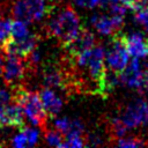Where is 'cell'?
<instances>
[{
	"mask_svg": "<svg viewBox=\"0 0 148 148\" xmlns=\"http://www.w3.org/2000/svg\"><path fill=\"white\" fill-rule=\"evenodd\" d=\"M46 34L54 37L65 46L71 43L82 30L81 20L72 7H64L50 17L45 27Z\"/></svg>",
	"mask_w": 148,
	"mask_h": 148,
	"instance_id": "cell-1",
	"label": "cell"
},
{
	"mask_svg": "<svg viewBox=\"0 0 148 148\" xmlns=\"http://www.w3.org/2000/svg\"><path fill=\"white\" fill-rule=\"evenodd\" d=\"M12 98L21 106L24 116L32 125L40 127L45 126L47 120V113L37 92L27 90L23 87H17L13 89Z\"/></svg>",
	"mask_w": 148,
	"mask_h": 148,
	"instance_id": "cell-2",
	"label": "cell"
},
{
	"mask_svg": "<svg viewBox=\"0 0 148 148\" xmlns=\"http://www.w3.org/2000/svg\"><path fill=\"white\" fill-rule=\"evenodd\" d=\"M3 61H2V69L1 75L3 81L12 88L15 89L17 87H22L21 83L24 80L27 74L28 64L25 58L12 54V53H3Z\"/></svg>",
	"mask_w": 148,
	"mask_h": 148,
	"instance_id": "cell-3",
	"label": "cell"
},
{
	"mask_svg": "<svg viewBox=\"0 0 148 148\" xmlns=\"http://www.w3.org/2000/svg\"><path fill=\"white\" fill-rule=\"evenodd\" d=\"M104 60L109 69L120 73L130 61V54L124 42V35L114 34L105 50Z\"/></svg>",
	"mask_w": 148,
	"mask_h": 148,
	"instance_id": "cell-4",
	"label": "cell"
},
{
	"mask_svg": "<svg viewBox=\"0 0 148 148\" xmlns=\"http://www.w3.org/2000/svg\"><path fill=\"white\" fill-rule=\"evenodd\" d=\"M147 105L148 103L143 98H136L121 110L118 117L128 131L147 123Z\"/></svg>",
	"mask_w": 148,
	"mask_h": 148,
	"instance_id": "cell-5",
	"label": "cell"
},
{
	"mask_svg": "<svg viewBox=\"0 0 148 148\" xmlns=\"http://www.w3.org/2000/svg\"><path fill=\"white\" fill-rule=\"evenodd\" d=\"M42 82L44 87L66 89L69 86V77L59 65L46 64L42 69Z\"/></svg>",
	"mask_w": 148,
	"mask_h": 148,
	"instance_id": "cell-6",
	"label": "cell"
},
{
	"mask_svg": "<svg viewBox=\"0 0 148 148\" xmlns=\"http://www.w3.org/2000/svg\"><path fill=\"white\" fill-rule=\"evenodd\" d=\"M124 18L121 16L116 15H102V14H95L90 17V24L95 28V30L103 35V36H110L118 32V30L124 24Z\"/></svg>",
	"mask_w": 148,
	"mask_h": 148,
	"instance_id": "cell-7",
	"label": "cell"
},
{
	"mask_svg": "<svg viewBox=\"0 0 148 148\" xmlns=\"http://www.w3.org/2000/svg\"><path fill=\"white\" fill-rule=\"evenodd\" d=\"M37 42H38L37 35L30 32L28 36L20 39L9 38L8 42L1 47V50L3 51V53H12L25 58L34 49H36Z\"/></svg>",
	"mask_w": 148,
	"mask_h": 148,
	"instance_id": "cell-8",
	"label": "cell"
},
{
	"mask_svg": "<svg viewBox=\"0 0 148 148\" xmlns=\"http://www.w3.org/2000/svg\"><path fill=\"white\" fill-rule=\"evenodd\" d=\"M142 74L143 69L139 58H133L131 61H128L126 67L119 73V80L120 83L128 88L139 89L142 80Z\"/></svg>",
	"mask_w": 148,
	"mask_h": 148,
	"instance_id": "cell-9",
	"label": "cell"
},
{
	"mask_svg": "<svg viewBox=\"0 0 148 148\" xmlns=\"http://www.w3.org/2000/svg\"><path fill=\"white\" fill-rule=\"evenodd\" d=\"M96 43L95 39V35L89 31L88 29L82 28V30L80 31V34L67 45H65L64 47L67 51V56L69 58H73L75 56H77L79 53L91 49Z\"/></svg>",
	"mask_w": 148,
	"mask_h": 148,
	"instance_id": "cell-10",
	"label": "cell"
},
{
	"mask_svg": "<svg viewBox=\"0 0 148 148\" xmlns=\"http://www.w3.org/2000/svg\"><path fill=\"white\" fill-rule=\"evenodd\" d=\"M124 42L128 54L133 58H146L148 56V38L141 32H131L124 36Z\"/></svg>",
	"mask_w": 148,
	"mask_h": 148,
	"instance_id": "cell-11",
	"label": "cell"
},
{
	"mask_svg": "<svg viewBox=\"0 0 148 148\" xmlns=\"http://www.w3.org/2000/svg\"><path fill=\"white\" fill-rule=\"evenodd\" d=\"M39 98L47 116L50 117H56L64 106L62 99L56 94V91L52 88L43 87L39 91Z\"/></svg>",
	"mask_w": 148,
	"mask_h": 148,
	"instance_id": "cell-12",
	"label": "cell"
},
{
	"mask_svg": "<svg viewBox=\"0 0 148 148\" xmlns=\"http://www.w3.org/2000/svg\"><path fill=\"white\" fill-rule=\"evenodd\" d=\"M10 14L15 20H21L29 23L34 22L31 12L25 0H12L10 3Z\"/></svg>",
	"mask_w": 148,
	"mask_h": 148,
	"instance_id": "cell-13",
	"label": "cell"
},
{
	"mask_svg": "<svg viewBox=\"0 0 148 148\" xmlns=\"http://www.w3.org/2000/svg\"><path fill=\"white\" fill-rule=\"evenodd\" d=\"M25 1L29 6L34 21L42 20L47 13H50V9H52L47 5L46 0H25Z\"/></svg>",
	"mask_w": 148,
	"mask_h": 148,
	"instance_id": "cell-14",
	"label": "cell"
},
{
	"mask_svg": "<svg viewBox=\"0 0 148 148\" xmlns=\"http://www.w3.org/2000/svg\"><path fill=\"white\" fill-rule=\"evenodd\" d=\"M133 18L136 24H139L146 32H148V6L136 5L133 9Z\"/></svg>",
	"mask_w": 148,
	"mask_h": 148,
	"instance_id": "cell-15",
	"label": "cell"
},
{
	"mask_svg": "<svg viewBox=\"0 0 148 148\" xmlns=\"http://www.w3.org/2000/svg\"><path fill=\"white\" fill-rule=\"evenodd\" d=\"M31 31L28 28V23L21 20L12 21L10 23V38L13 39H20L25 36H28Z\"/></svg>",
	"mask_w": 148,
	"mask_h": 148,
	"instance_id": "cell-16",
	"label": "cell"
},
{
	"mask_svg": "<svg viewBox=\"0 0 148 148\" xmlns=\"http://www.w3.org/2000/svg\"><path fill=\"white\" fill-rule=\"evenodd\" d=\"M116 145L118 147H123V148H128V147H143L147 145L146 140L139 138V136H121L119 139H117Z\"/></svg>",
	"mask_w": 148,
	"mask_h": 148,
	"instance_id": "cell-17",
	"label": "cell"
},
{
	"mask_svg": "<svg viewBox=\"0 0 148 148\" xmlns=\"http://www.w3.org/2000/svg\"><path fill=\"white\" fill-rule=\"evenodd\" d=\"M44 139L46 141V143L49 146H52V147H62V143H64V138H62V134L60 132H58L57 130H49V131H45V134H44Z\"/></svg>",
	"mask_w": 148,
	"mask_h": 148,
	"instance_id": "cell-18",
	"label": "cell"
},
{
	"mask_svg": "<svg viewBox=\"0 0 148 148\" xmlns=\"http://www.w3.org/2000/svg\"><path fill=\"white\" fill-rule=\"evenodd\" d=\"M65 136H66V139L64 140L62 147L80 148V147H84L86 146V141H84V138L82 136V134L73 133V134H67Z\"/></svg>",
	"mask_w": 148,
	"mask_h": 148,
	"instance_id": "cell-19",
	"label": "cell"
},
{
	"mask_svg": "<svg viewBox=\"0 0 148 148\" xmlns=\"http://www.w3.org/2000/svg\"><path fill=\"white\" fill-rule=\"evenodd\" d=\"M72 121L73 119L72 118H68V117H60V118H54L53 120V126L54 128L60 132L61 134L66 135L69 133L71 128H72Z\"/></svg>",
	"mask_w": 148,
	"mask_h": 148,
	"instance_id": "cell-20",
	"label": "cell"
},
{
	"mask_svg": "<svg viewBox=\"0 0 148 148\" xmlns=\"http://www.w3.org/2000/svg\"><path fill=\"white\" fill-rule=\"evenodd\" d=\"M10 23L12 21L7 17L0 18V49L10 38Z\"/></svg>",
	"mask_w": 148,
	"mask_h": 148,
	"instance_id": "cell-21",
	"label": "cell"
},
{
	"mask_svg": "<svg viewBox=\"0 0 148 148\" xmlns=\"http://www.w3.org/2000/svg\"><path fill=\"white\" fill-rule=\"evenodd\" d=\"M22 132L24 133L25 138H27V141H28V147H32L35 145H37L38 140H39V136H40V133L37 128L35 127H30V126H22L21 127Z\"/></svg>",
	"mask_w": 148,
	"mask_h": 148,
	"instance_id": "cell-22",
	"label": "cell"
},
{
	"mask_svg": "<svg viewBox=\"0 0 148 148\" xmlns=\"http://www.w3.org/2000/svg\"><path fill=\"white\" fill-rule=\"evenodd\" d=\"M10 145L15 148H24V147H28V141H27V138L24 135V133L22 132V130H20L18 133L14 134L10 139Z\"/></svg>",
	"mask_w": 148,
	"mask_h": 148,
	"instance_id": "cell-23",
	"label": "cell"
},
{
	"mask_svg": "<svg viewBox=\"0 0 148 148\" xmlns=\"http://www.w3.org/2000/svg\"><path fill=\"white\" fill-rule=\"evenodd\" d=\"M84 141H86V146H101L104 143V139L97 132H92V133L88 134L87 139H84Z\"/></svg>",
	"mask_w": 148,
	"mask_h": 148,
	"instance_id": "cell-24",
	"label": "cell"
},
{
	"mask_svg": "<svg viewBox=\"0 0 148 148\" xmlns=\"http://www.w3.org/2000/svg\"><path fill=\"white\" fill-rule=\"evenodd\" d=\"M77 7L84 9H94L99 6V0H72Z\"/></svg>",
	"mask_w": 148,
	"mask_h": 148,
	"instance_id": "cell-25",
	"label": "cell"
},
{
	"mask_svg": "<svg viewBox=\"0 0 148 148\" xmlns=\"http://www.w3.org/2000/svg\"><path fill=\"white\" fill-rule=\"evenodd\" d=\"M10 99H12L10 92L3 88H0V112L9 104Z\"/></svg>",
	"mask_w": 148,
	"mask_h": 148,
	"instance_id": "cell-26",
	"label": "cell"
},
{
	"mask_svg": "<svg viewBox=\"0 0 148 148\" xmlns=\"http://www.w3.org/2000/svg\"><path fill=\"white\" fill-rule=\"evenodd\" d=\"M139 90H140L141 92L148 94V68L143 71L142 80H141V84H140V87H139Z\"/></svg>",
	"mask_w": 148,
	"mask_h": 148,
	"instance_id": "cell-27",
	"label": "cell"
},
{
	"mask_svg": "<svg viewBox=\"0 0 148 148\" xmlns=\"http://www.w3.org/2000/svg\"><path fill=\"white\" fill-rule=\"evenodd\" d=\"M139 1H140V0H121V2L125 3V5L128 7V9H131V10L139 3Z\"/></svg>",
	"mask_w": 148,
	"mask_h": 148,
	"instance_id": "cell-28",
	"label": "cell"
},
{
	"mask_svg": "<svg viewBox=\"0 0 148 148\" xmlns=\"http://www.w3.org/2000/svg\"><path fill=\"white\" fill-rule=\"evenodd\" d=\"M3 53V51L0 49V75H1V69H2V61H3V57L1 56Z\"/></svg>",
	"mask_w": 148,
	"mask_h": 148,
	"instance_id": "cell-29",
	"label": "cell"
},
{
	"mask_svg": "<svg viewBox=\"0 0 148 148\" xmlns=\"http://www.w3.org/2000/svg\"><path fill=\"white\" fill-rule=\"evenodd\" d=\"M147 123H148V105H147Z\"/></svg>",
	"mask_w": 148,
	"mask_h": 148,
	"instance_id": "cell-30",
	"label": "cell"
},
{
	"mask_svg": "<svg viewBox=\"0 0 148 148\" xmlns=\"http://www.w3.org/2000/svg\"><path fill=\"white\" fill-rule=\"evenodd\" d=\"M50 1H52V0H50Z\"/></svg>",
	"mask_w": 148,
	"mask_h": 148,
	"instance_id": "cell-31",
	"label": "cell"
}]
</instances>
